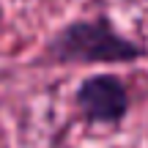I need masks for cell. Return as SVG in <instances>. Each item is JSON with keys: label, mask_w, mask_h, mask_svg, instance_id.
Here are the masks:
<instances>
[{"label": "cell", "mask_w": 148, "mask_h": 148, "mask_svg": "<svg viewBox=\"0 0 148 148\" xmlns=\"http://www.w3.org/2000/svg\"><path fill=\"white\" fill-rule=\"evenodd\" d=\"M148 55L143 44L118 30L107 14L77 16L44 41L36 63L41 66H123Z\"/></svg>", "instance_id": "6da1fadb"}, {"label": "cell", "mask_w": 148, "mask_h": 148, "mask_svg": "<svg viewBox=\"0 0 148 148\" xmlns=\"http://www.w3.org/2000/svg\"><path fill=\"white\" fill-rule=\"evenodd\" d=\"M0 25H3V3H0Z\"/></svg>", "instance_id": "3957f363"}, {"label": "cell", "mask_w": 148, "mask_h": 148, "mask_svg": "<svg viewBox=\"0 0 148 148\" xmlns=\"http://www.w3.org/2000/svg\"><path fill=\"white\" fill-rule=\"evenodd\" d=\"M71 104L77 118L88 126H118L132 110V93L123 77L112 71H96L79 79Z\"/></svg>", "instance_id": "7a4b0ae2"}]
</instances>
